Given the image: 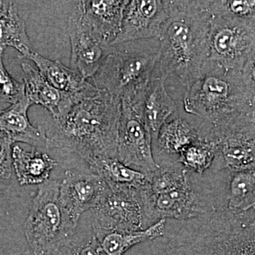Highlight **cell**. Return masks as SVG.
I'll use <instances>...</instances> for the list:
<instances>
[{"instance_id": "obj_1", "label": "cell", "mask_w": 255, "mask_h": 255, "mask_svg": "<svg viewBox=\"0 0 255 255\" xmlns=\"http://www.w3.org/2000/svg\"><path fill=\"white\" fill-rule=\"evenodd\" d=\"M122 100L99 90L75 103L46 130L49 148L73 152L87 164L117 158Z\"/></svg>"}, {"instance_id": "obj_2", "label": "cell", "mask_w": 255, "mask_h": 255, "mask_svg": "<svg viewBox=\"0 0 255 255\" xmlns=\"http://www.w3.org/2000/svg\"><path fill=\"white\" fill-rule=\"evenodd\" d=\"M211 20L204 1H170L158 38L157 69L164 80L187 87L204 74L209 62Z\"/></svg>"}, {"instance_id": "obj_3", "label": "cell", "mask_w": 255, "mask_h": 255, "mask_svg": "<svg viewBox=\"0 0 255 255\" xmlns=\"http://www.w3.org/2000/svg\"><path fill=\"white\" fill-rule=\"evenodd\" d=\"M255 70H225L208 63L204 74L186 87L184 112L213 127L255 119Z\"/></svg>"}, {"instance_id": "obj_4", "label": "cell", "mask_w": 255, "mask_h": 255, "mask_svg": "<svg viewBox=\"0 0 255 255\" xmlns=\"http://www.w3.org/2000/svg\"><path fill=\"white\" fill-rule=\"evenodd\" d=\"M255 213L220 210L169 233L167 255H255Z\"/></svg>"}, {"instance_id": "obj_5", "label": "cell", "mask_w": 255, "mask_h": 255, "mask_svg": "<svg viewBox=\"0 0 255 255\" xmlns=\"http://www.w3.org/2000/svg\"><path fill=\"white\" fill-rule=\"evenodd\" d=\"M159 38L137 40L108 47L93 77L95 86L121 100L142 95L158 63Z\"/></svg>"}, {"instance_id": "obj_6", "label": "cell", "mask_w": 255, "mask_h": 255, "mask_svg": "<svg viewBox=\"0 0 255 255\" xmlns=\"http://www.w3.org/2000/svg\"><path fill=\"white\" fill-rule=\"evenodd\" d=\"M60 182L55 179L38 185L23 226L28 246L33 253L65 246L77 232L59 200Z\"/></svg>"}, {"instance_id": "obj_7", "label": "cell", "mask_w": 255, "mask_h": 255, "mask_svg": "<svg viewBox=\"0 0 255 255\" xmlns=\"http://www.w3.org/2000/svg\"><path fill=\"white\" fill-rule=\"evenodd\" d=\"M209 62L225 70H255V18L211 17Z\"/></svg>"}, {"instance_id": "obj_8", "label": "cell", "mask_w": 255, "mask_h": 255, "mask_svg": "<svg viewBox=\"0 0 255 255\" xmlns=\"http://www.w3.org/2000/svg\"><path fill=\"white\" fill-rule=\"evenodd\" d=\"M142 189H110L92 210V232H135L147 228Z\"/></svg>"}, {"instance_id": "obj_9", "label": "cell", "mask_w": 255, "mask_h": 255, "mask_svg": "<svg viewBox=\"0 0 255 255\" xmlns=\"http://www.w3.org/2000/svg\"><path fill=\"white\" fill-rule=\"evenodd\" d=\"M117 159L146 175L153 173L158 167L150 132L140 114L125 100H122Z\"/></svg>"}, {"instance_id": "obj_10", "label": "cell", "mask_w": 255, "mask_h": 255, "mask_svg": "<svg viewBox=\"0 0 255 255\" xmlns=\"http://www.w3.org/2000/svg\"><path fill=\"white\" fill-rule=\"evenodd\" d=\"M211 136L216 149L209 170L255 169V122L211 128Z\"/></svg>"}, {"instance_id": "obj_11", "label": "cell", "mask_w": 255, "mask_h": 255, "mask_svg": "<svg viewBox=\"0 0 255 255\" xmlns=\"http://www.w3.org/2000/svg\"><path fill=\"white\" fill-rule=\"evenodd\" d=\"M169 0L128 1L120 31L110 46L137 40L158 38L161 28L169 16Z\"/></svg>"}, {"instance_id": "obj_12", "label": "cell", "mask_w": 255, "mask_h": 255, "mask_svg": "<svg viewBox=\"0 0 255 255\" xmlns=\"http://www.w3.org/2000/svg\"><path fill=\"white\" fill-rule=\"evenodd\" d=\"M109 189L107 183L91 171L68 170L60 182L59 200L72 222L78 226L82 215L95 209Z\"/></svg>"}, {"instance_id": "obj_13", "label": "cell", "mask_w": 255, "mask_h": 255, "mask_svg": "<svg viewBox=\"0 0 255 255\" xmlns=\"http://www.w3.org/2000/svg\"><path fill=\"white\" fill-rule=\"evenodd\" d=\"M71 44V68L87 80L95 76L107 54L108 47L104 46L82 19L76 6L68 20Z\"/></svg>"}, {"instance_id": "obj_14", "label": "cell", "mask_w": 255, "mask_h": 255, "mask_svg": "<svg viewBox=\"0 0 255 255\" xmlns=\"http://www.w3.org/2000/svg\"><path fill=\"white\" fill-rule=\"evenodd\" d=\"M164 82L165 80L159 75L156 68L142 95L132 102L128 101L141 116L152 137V143L160 128L177 109V106L167 93Z\"/></svg>"}, {"instance_id": "obj_15", "label": "cell", "mask_w": 255, "mask_h": 255, "mask_svg": "<svg viewBox=\"0 0 255 255\" xmlns=\"http://www.w3.org/2000/svg\"><path fill=\"white\" fill-rule=\"evenodd\" d=\"M127 3L128 0H97L79 1L77 6L92 34L108 47L119 34Z\"/></svg>"}, {"instance_id": "obj_16", "label": "cell", "mask_w": 255, "mask_h": 255, "mask_svg": "<svg viewBox=\"0 0 255 255\" xmlns=\"http://www.w3.org/2000/svg\"><path fill=\"white\" fill-rule=\"evenodd\" d=\"M21 68L25 97L31 106L41 105L49 111L53 120L66 115L73 105L81 100L52 86L29 64L21 63Z\"/></svg>"}, {"instance_id": "obj_17", "label": "cell", "mask_w": 255, "mask_h": 255, "mask_svg": "<svg viewBox=\"0 0 255 255\" xmlns=\"http://www.w3.org/2000/svg\"><path fill=\"white\" fill-rule=\"evenodd\" d=\"M31 105L26 97L17 103L0 111V131L4 132L12 142H23L35 149H49L46 128L35 127L30 122L28 110Z\"/></svg>"}, {"instance_id": "obj_18", "label": "cell", "mask_w": 255, "mask_h": 255, "mask_svg": "<svg viewBox=\"0 0 255 255\" xmlns=\"http://www.w3.org/2000/svg\"><path fill=\"white\" fill-rule=\"evenodd\" d=\"M199 119L178 110L159 129L155 145L157 155H179L188 145L201 138Z\"/></svg>"}, {"instance_id": "obj_19", "label": "cell", "mask_w": 255, "mask_h": 255, "mask_svg": "<svg viewBox=\"0 0 255 255\" xmlns=\"http://www.w3.org/2000/svg\"><path fill=\"white\" fill-rule=\"evenodd\" d=\"M24 58L35 63L38 72L52 86L79 100L94 95L99 90L78 72L65 66L59 61L48 59L35 51Z\"/></svg>"}, {"instance_id": "obj_20", "label": "cell", "mask_w": 255, "mask_h": 255, "mask_svg": "<svg viewBox=\"0 0 255 255\" xmlns=\"http://www.w3.org/2000/svg\"><path fill=\"white\" fill-rule=\"evenodd\" d=\"M12 167L21 185H40L49 179L50 173L58 165L55 159L46 152L35 149L24 150L12 147Z\"/></svg>"}, {"instance_id": "obj_21", "label": "cell", "mask_w": 255, "mask_h": 255, "mask_svg": "<svg viewBox=\"0 0 255 255\" xmlns=\"http://www.w3.org/2000/svg\"><path fill=\"white\" fill-rule=\"evenodd\" d=\"M166 222V220H159L143 231L135 232L111 231L92 234L97 240L103 255H124L137 244L164 236Z\"/></svg>"}, {"instance_id": "obj_22", "label": "cell", "mask_w": 255, "mask_h": 255, "mask_svg": "<svg viewBox=\"0 0 255 255\" xmlns=\"http://www.w3.org/2000/svg\"><path fill=\"white\" fill-rule=\"evenodd\" d=\"M89 169L100 176L110 189H142L148 182V175L128 167L117 158H105L89 164Z\"/></svg>"}, {"instance_id": "obj_23", "label": "cell", "mask_w": 255, "mask_h": 255, "mask_svg": "<svg viewBox=\"0 0 255 255\" xmlns=\"http://www.w3.org/2000/svg\"><path fill=\"white\" fill-rule=\"evenodd\" d=\"M255 169L228 171L226 209L243 214L255 209Z\"/></svg>"}, {"instance_id": "obj_24", "label": "cell", "mask_w": 255, "mask_h": 255, "mask_svg": "<svg viewBox=\"0 0 255 255\" xmlns=\"http://www.w3.org/2000/svg\"><path fill=\"white\" fill-rule=\"evenodd\" d=\"M0 46L12 47L21 53L20 58L34 52L26 33V24L20 17L15 3L8 14L0 18Z\"/></svg>"}, {"instance_id": "obj_25", "label": "cell", "mask_w": 255, "mask_h": 255, "mask_svg": "<svg viewBox=\"0 0 255 255\" xmlns=\"http://www.w3.org/2000/svg\"><path fill=\"white\" fill-rule=\"evenodd\" d=\"M216 149L214 141L200 138L185 147L178 155L177 161L189 172L203 175L212 165Z\"/></svg>"}, {"instance_id": "obj_26", "label": "cell", "mask_w": 255, "mask_h": 255, "mask_svg": "<svg viewBox=\"0 0 255 255\" xmlns=\"http://www.w3.org/2000/svg\"><path fill=\"white\" fill-rule=\"evenodd\" d=\"M205 1L211 17L255 18L254 0H217Z\"/></svg>"}, {"instance_id": "obj_27", "label": "cell", "mask_w": 255, "mask_h": 255, "mask_svg": "<svg viewBox=\"0 0 255 255\" xmlns=\"http://www.w3.org/2000/svg\"><path fill=\"white\" fill-rule=\"evenodd\" d=\"M5 48L0 46V101L5 103H17L25 97L24 86L8 73L3 63Z\"/></svg>"}, {"instance_id": "obj_28", "label": "cell", "mask_w": 255, "mask_h": 255, "mask_svg": "<svg viewBox=\"0 0 255 255\" xmlns=\"http://www.w3.org/2000/svg\"><path fill=\"white\" fill-rule=\"evenodd\" d=\"M65 255H103L94 235L86 236L77 230L73 238L63 246Z\"/></svg>"}, {"instance_id": "obj_29", "label": "cell", "mask_w": 255, "mask_h": 255, "mask_svg": "<svg viewBox=\"0 0 255 255\" xmlns=\"http://www.w3.org/2000/svg\"><path fill=\"white\" fill-rule=\"evenodd\" d=\"M14 142L0 131V178L9 179L12 172V145Z\"/></svg>"}, {"instance_id": "obj_30", "label": "cell", "mask_w": 255, "mask_h": 255, "mask_svg": "<svg viewBox=\"0 0 255 255\" xmlns=\"http://www.w3.org/2000/svg\"><path fill=\"white\" fill-rule=\"evenodd\" d=\"M22 255H65L64 252L63 246L60 247L57 249L51 250L45 252H41V253H33L31 251H26L23 253Z\"/></svg>"}]
</instances>
